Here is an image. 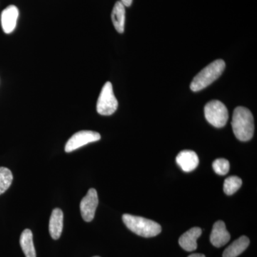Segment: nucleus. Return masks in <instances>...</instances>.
Listing matches in <instances>:
<instances>
[{"label":"nucleus","mask_w":257,"mask_h":257,"mask_svg":"<svg viewBox=\"0 0 257 257\" xmlns=\"http://www.w3.org/2000/svg\"><path fill=\"white\" fill-rule=\"evenodd\" d=\"M233 132L236 139L241 142H247L252 138L254 123L251 111L243 106H238L233 113L231 121Z\"/></svg>","instance_id":"nucleus-1"},{"label":"nucleus","mask_w":257,"mask_h":257,"mask_svg":"<svg viewBox=\"0 0 257 257\" xmlns=\"http://www.w3.org/2000/svg\"><path fill=\"white\" fill-rule=\"evenodd\" d=\"M225 66L226 64L222 60L211 62L194 77L191 83L190 89L194 92L205 89L220 77L224 72Z\"/></svg>","instance_id":"nucleus-2"},{"label":"nucleus","mask_w":257,"mask_h":257,"mask_svg":"<svg viewBox=\"0 0 257 257\" xmlns=\"http://www.w3.org/2000/svg\"><path fill=\"white\" fill-rule=\"evenodd\" d=\"M122 220L128 229L143 237H154L162 231V226L158 223L142 216L125 214Z\"/></svg>","instance_id":"nucleus-3"},{"label":"nucleus","mask_w":257,"mask_h":257,"mask_svg":"<svg viewBox=\"0 0 257 257\" xmlns=\"http://www.w3.org/2000/svg\"><path fill=\"white\" fill-rule=\"evenodd\" d=\"M204 115L208 122L216 128L224 126L229 119L227 108L218 100L210 101L206 104Z\"/></svg>","instance_id":"nucleus-4"},{"label":"nucleus","mask_w":257,"mask_h":257,"mask_svg":"<svg viewBox=\"0 0 257 257\" xmlns=\"http://www.w3.org/2000/svg\"><path fill=\"white\" fill-rule=\"evenodd\" d=\"M117 107L118 101L114 95L112 84L110 82H106L98 98L96 111L99 114L109 116L114 114Z\"/></svg>","instance_id":"nucleus-5"},{"label":"nucleus","mask_w":257,"mask_h":257,"mask_svg":"<svg viewBox=\"0 0 257 257\" xmlns=\"http://www.w3.org/2000/svg\"><path fill=\"white\" fill-rule=\"evenodd\" d=\"M100 139L101 135L96 132L88 131V130L79 131L74 134L73 136L71 137L66 144L64 149H65V152L69 153L88 144L99 141Z\"/></svg>","instance_id":"nucleus-6"},{"label":"nucleus","mask_w":257,"mask_h":257,"mask_svg":"<svg viewBox=\"0 0 257 257\" xmlns=\"http://www.w3.org/2000/svg\"><path fill=\"white\" fill-rule=\"evenodd\" d=\"M99 204L97 192L95 189H90L80 203L81 214L83 219L87 222H90L94 219L96 209Z\"/></svg>","instance_id":"nucleus-7"},{"label":"nucleus","mask_w":257,"mask_h":257,"mask_svg":"<svg viewBox=\"0 0 257 257\" xmlns=\"http://www.w3.org/2000/svg\"><path fill=\"white\" fill-rule=\"evenodd\" d=\"M230 238L231 236L226 230L224 221H217L214 223L210 235V241L213 246L221 247L229 242Z\"/></svg>","instance_id":"nucleus-8"},{"label":"nucleus","mask_w":257,"mask_h":257,"mask_svg":"<svg viewBox=\"0 0 257 257\" xmlns=\"http://www.w3.org/2000/svg\"><path fill=\"white\" fill-rule=\"evenodd\" d=\"M19 10L15 5H10L3 10L1 14V25L5 33L10 34L17 26Z\"/></svg>","instance_id":"nucleus-9"},{"label":"nucleus","mask_w":257,"mask_h":257,"mask_svg":"<svg viewBox=\"0 0 257 257\" xmlns=\"http://www.w3.org/2000/svg\"><path fill=\"white\" fill-rule=\"evenodd\" d=\"M177 165L185 172H192L199 165V157L192 150H183L179 152L176 158Z\"/></svg>","instance_id":"nucleus-10"},{"label":"nucleus","mask_w":257,"mask_h":257,"mask_svg":"<svg viewBox=\"0 0 257 257\" xmlns=\"http://www.w3.org/2000/svg\"><path fill=\"white\" fill-rule=\"evenodd\" d=\"M202 230L199 227H193L180 236L179 243L181 247L187 251H195L197 248V239L202 235Z\"/></svg>","instance_id":"nucleus-11"},{"label":"nucleus","mask_w":257,"mask_h":257,"mask_svg":"<svg viewBox=\"0 0 257 257\" xmlns=\"http://www.w3.org/2000/svg\"><path fill=\"white\" fill-rule=\"evenodd\" d=\"M63 212L59 208H56L52 211L49 224V231L52 239H60L63 229Z\"/></svg>","instance_id":"nucleus-12"},{"label":"nucleus","mask_w":257,"mask_h":257,"mask_svg":"<svg viewBox=\"0 0 257 257\" xmlns=\"http://www.w3.org/2000/svg\"><path fill=\"white\" fill-rule=\"evenodd\" d=\"M249 243L247 236H240L224 250L223 257H237L246 249Z\"/></svg>","instance_id":"nucleus-13"},{"label":"nucleus","mask_w":257,"mask_h":257,"mask_svg":"<svg viewBox=\"0 0 257 257\" xmlns=\"http://www.w3.org/2000/svg\"><path fill=\"white\" fill-rule=\"evenodd\" d=\"M125 13L124 5L120 1L116 2L111 13V20L115 30L120 34L124 32Z\"/></svg>","instance_id":"nucleus-14"},{"label":"nucleus","mask_w":257,"mask_h":257,"mask_svg":"<svg viewBox=\"0 0 257 257\" xmlns=\"http://www.w3.org/2000/svg\"><path fill=\"white\" fill-rule=\"evenodd\" d=\"M20 242L25 256L36 257V251L33 243V234L31 230H24L20 236Z\"/></svg>","instance_id":"nucleus-15"},{"label":"nucleus","mask_w":257,"mask_h":257,"mask_svg":"<svg viewBox=\"0 0 257 257\" xmlns=\"http://www.w3.org/2000/svg\"><path fill=\"white\" fill-rule=\"evenodd\" d=\"M13 181L11 171L6 167H0V195L10 188Z\"/></svg>","instance_id":"nucleus-16"},{"label":"nucleus","mask_w":257,"mask_h":257,"mask_svg":"<svg viewBox=\"0 0 257 257\" xmlns=\"http://www.w3.org/2000/svg\"><path fill=\"white\" fill-rule=\"evenodd\" d=\"M242 184V180L236 176L227 177L224 180V192L227 195H232L239 190Z\"/></svg>","instance_id":"nucleus-17"},{"label":"nucleus","mask_w":257,"mask_h":257,"mask_svg":"<svg viewBox=\"0 0 257 257\" xmlns=\"http://www.w3.org/2000/svg\"><path fill=\"white\" fill-rule=\"evenodd\" d=\"M212 167L217 175H226L229 172L230 165L229 161L226 159L221 158L214 160Z\"/></svg>","instance_id":"nucleus-18"},{"label":"nucleus","mask_w":257,"mask_h":257,"mask_svg":"<svg viewBox=\"0 0 257 257\" xmlns=\"http://www.w3.org/2000/svg\"><path fill=\"white\" fill-rule=\"evenodd\" d=\"M133 0H120L124 7H130L133 4Z\"/></svg>","instance_id":"nucleus-19"},{"label":"nucleus","mask_w":257,"mask_h":257,"mask_svg":"<svg viewBox=\"0 0 257 257\" xmlns=\"http://www.w3.org/2000/svg\"><path fill=\"white\" fill-rule=\"evenodd\" d=\"M188 257H206L202 253H192V254L189 255Z\"/></svg>","instance_id":"nucleus-20"},{"label":"nucleus","mask_w":257,"mask_h":257,"mask_svg":"<svg viewBox=\"0 0 257 257\" xmlns=\"http://www.w3.org/2000/svg\"><path fill=\"white\" fill-rule=\"evenodd\" d=\"M93 257H100V256H93Z\"/></svg>","instance_id":"nucleus-21"}]
</instances>
